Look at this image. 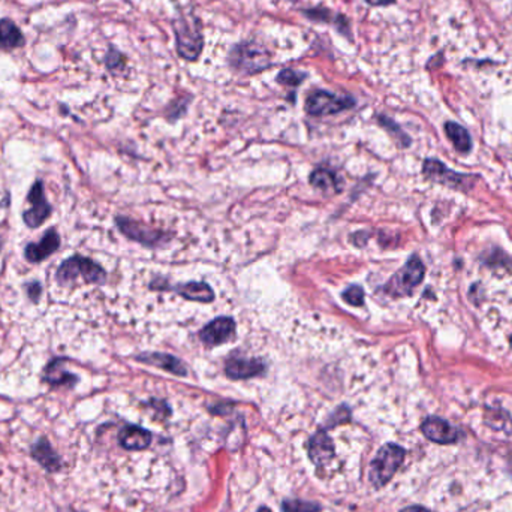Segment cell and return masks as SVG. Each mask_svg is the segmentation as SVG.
<instances>
[{
  "mask_svg": "<svg viewBox=\"0 0 512 512\" xmlns=\"http://www.w3.org/2000/svg\"><path fill=\"white\" fill-rule=\"evenodd\" d=\"M65 358H57L53 360L46 369V375H43V379L47 380L50 385H58V387H74L78 382V377L75 375L69 373L65 369Z\"/></svg>",
  "mask_w": 512,
  "mask_h": 512,
  "instance_id": "obj_17",
  "label": "cell"
},
{
  "mask_svg": "<svg viewBox=\"0 0 512 512\" xmlns=\"http://www.w3.org/2000/svg\"><path fill=\"white\" fill-rule=\"evenodd\" d=\"M229 62L234 68L246 72V74H255V72H261L271 66L268 51L255 42H244L234 47L229 56Z\"/></svg>",
  "mask_w": 512,
  "mask_h": 512,
  "instance_id": "obj_5",
  "label": "cell"
},
{
  "mask_svg": "<svg viewBox=\"0 0 512 512\" xmlns=\"http://www.w3.org/2000/svg\"><path fill=\"white\" fill-rule=\"evenodd\" d=\"M32 456L47 472L53 474V472H57L62 467L61 459H58L56 451L51 448L50 442L46 437H41L39 441L32 446Z\"/></svg>",
  "mask_w": 512,
  "mask_h": 512,
  "instance_id": "obj_16",
  "label": "cell"
},
{
  "mask_svg": "<svg viewBox=\"0 0 512 512\" xmlns=\"http://www.w3.org/2000/svg\"><path fill=\"white\" fill-rule=\"evenodd\" d=\"M58 512H74V511H70V509H62V511H58Z\"/></svg>",
  "mask_w": 512,
  "mask_h": 512,
  "instance_id": "obj_32",
  "label": "cell"
},
{
  "mask_svg": "<svg viewBox=\"0 0 512 512\" xmlns=\"http://www.w3.org/2000/svg\"><path fill=\"white\" fill-rule=\"evenodd\" d=\"M28 201L32 202V209L23 213L24 224L28 228H39L47 221L51 214V206L43 197V187L41 182L33 183L31 192H28Z\"/></svg>",
  "mask_w": 512,
  "mask_h": 512,
  "instance_id": "obj_7",
  "label": "cell"
},
{
  "mask_svg": "<svg viewBox=\"0 0 512 512\" xmlns=\"http://www.w3.org/2000/svg\"><path fill=\"white\" fill-rule=\"evenodd\" d=\"M424 274H426V268H424L422 261L417 255H412L406 266L391 277L384 289L391 297L411 296L414 289L422 282Z\"/></svg>",
  "mask_w": 512,
  "mask_h": 512,
  "instance_id": "obj_4",
  "label": "cell"
},
{
  "mask_svg": "<svg viewBox=\"0 0 512 512\" xmlns=\"http://www.w3.org/2000/svg\"><path fill=\"white\" fill-rule=\"evenodd\" d=\"M445 132L448 135V138L451 140V142L454 144V147L457 149V152L460 153H467L472 149V138L469 135L467 130L454 122H448L445 125Z\"/></svg>",
  "mask_w": 512,
  "mask_h": 512,
  "instance_id": "obj_21",
  "label": "cell"
},
{
  "mask_svg": "<svg viewBox=\"0 0 512 512\" xmlns=\"http://www.w3.org/2000/svg\"><path fill=\"white\" fill-rule=\"evenodd\" d=\"M309 457L316 466H325L334 457V444L325 430L316 432L307 444Z\"/></svg>",
  "mask_w": 512,
  "mask_h": 512,
  "instance_id": "obj_12",
  "label": "cell"
},
{
  "mask_svg": "<svg viewBox=\"0 0 512 512\" xmlns=\"http://www.w3.org/2000/svg\"><path fill=\"white\" fill-rule=\"evenodd\" d=\"M137 360L141 362H145V364L156 365V367H160V369H164V370L177 375V376H186V373H187L184 364L179 358H175L168 354H159V352L142 354V355H138Z\"/></svg>",
  "mask_w": 512,
  "mask_h": 512,
  "instance_id": "obj_19",
  "label": "cell"
},
{
  "mask_svg": "<svg viewBox=\"0 0 512 512\" xmlns=\"http://www.w3.org/2000/svg\"><path fill=\"white\" fill-rule=\"evenodd\" d=\"M105 65L110 70L122 69L125 66V56L120 51H117L115 48H110V51L105 57Z\"/></svg>",
  "mask_w": 512,
  "mask_h": 512,
  "instance_id": "obj_26",
  "label": "cell"
},
{
  "mask_svg": "<svg viewBox=\"0 0 512 512\" xmlns=\"http://www.w3.org/2000/svg\"><path fill=\"white\" fill-rule=\"evenodd\" d=\"M400 512H432L430 509H427V508H424V506H407V508H404V509H402Z\"/></svg>",
  "mask_w": 512,
  "mask_h": 512,
  "instance_id": "obj_30",
  "label": "cell"
},
{
  "mask_svg": "<svg viewBox=\"0 0 512 512\" xmlns=\"http://www.w3.org/2000/svg\"><path fill=\"white\" fill-rule=\"evenodd\" d=\"M342 298L350 304V305H362L364 304V292L361 289V286L358 285H352L345 289V292L342 294Z\"/></svg>",
  "mask_w": 512,
  "mask_h": 512,
  "instance_id": "obj_25",
  "label": "cell"
},
{
  "mask_svg": "<svg viewBox=\"0 0 512 512\" xmlns=\"http://www.w3.org/2000/svg\"><path fill=\"white\" fill-rule=\"evenodd\" d=\"M304 78H305V74H303V72H298L296 69H283V70H281V74L277 75V81L283 85H291V87L300 85Z\"/></svg>",
  "mask_w": 512,
  "mask_h": 512,
  "instance_id": "obj_24",
  "label": "cell"
},
{
  "mask_svg": "<svg viewBox=\"0 0 512 512\" xmlns=\"http://www.w3.org/2000/svg\"><path fill=\"white\" fill-rule=\"evenodd\" d=\"M365 2L372 6H387L396 2V0H365Z\"/></svg>",
  "mask_w": 512,
  "mask_h": 512,
  "instance_id": "obj_29",
  "label": "cell"
},
{
  "mask_svg": "<svg viewBox=\"0 0 512 512\" xmlns=\"http://www.w3.org/2000/svg\"><path fill=\"white\" fill-rule=\"evenodd\" d=\"M421 432L424 433L429 441L436 444H456L460 439V432L451 426L446 419H442L439 417H430L421 424Z\"/></svg>",
  "mask_w": 512,
  "mask_h": 512,
  "instance_id": "obj_8",
  "label": "cell"
},
{
  "mask_svg": "<svg viewBox=\"0 0 512 512\" xmlns=\"http://www.w3.org/2000/svg\"><path fill=\"white\" fill-rule=\"evenodd\" d=\"M172 28L175 33V46H177L179 56L190 62L197 61L204 47V39L197 20L180 17L174 20Z\"/></svg>",
  "mask_w": 512,
  "mask_h": 512,
  "instance_id": "obj_3",
  "label": "cell"
},
{
  "mask_svg": "<svg viewBox=\"0 0 512 512\" xmlns=\"http://www.w3.org/2000/svg\"><path fill=\"white\" fill-rule=\"evenodd\" d=\"M511 348H512V338H511Z\"/></svg>",
  "mask_w": 512,
  "mask_h": 512,
  "instance_id": "obj_33",
  "label": "cell"
},
{
  "mask_svg": "<svg viewBox=\"0 0 512 512\" xmlns=\"http://www.w3.org/2000/svg\"><path fill=\"white\" fill-rule=\"evenodd\" d=\"M175 292H179L182 297L190 301L198 303H211L214 300L213 289L204 282H190L186 285H179L174 288Z\"/></svg>",
  "mask_w": 512,
  "mask_h": 512,
  "instance_id": "obj_20",
  "label": "cell"
},
{
  "mask_svg": "<svg viewBox=\"0 0 512 512\" xmlns=\"http://www.w3.org/2000/svg\"><path fill=\"white\" fill-rule=\"evenodd\" d=\"M77 277H83L85 283H104L107 281V273L95 261L75 255L62 262L57 268L56 281L61 285H68Z\"/></svg>",
  "mask_w": 512,
  "mask_h": 512,
  "instance_id": "obj_1",
  "label": "cell"
},
{
  "mask_svg": "<svg viewBox=\"0 0 512 512\" xmlns=\"http://www.w3.org/2000/svg\"><path fill=\"white\" fill-rule=\"evenodd\" d=\"M58 246H61V237H58V234L54 229H48L46 236L41 239V241L27 244L24 251L26 259L38 264V262H42L43 259H47L50 255H53L58 249Z\"/></svg>",
  "mask_w": 512,
  "mask_h": 512,
  "instance_id": "obj_13",
  "label": "cell"
},
{
  "mask_svg": "<svg viewBox=\"0 0 512 512\" xmlns=\"http://www.w3.org/2000/svg\"><path fill=\"white\" fill-rule=\"evenodd\" d=\"M236 333V323L232 318H216L199 331V339L207 346H217L228 342Z\"/></svg>",
  "mask_w": 512,
  "mask_h": 512,
  "instance_id": "obj_9",
  "label": "cell"
},
{
  "mask_svg": "<svg viewBox=\"0 0 512 512\" xmlns=\"http://www.w3.org/2000/svg\"><path fill=\"white\" fill-rule=\"evenodd\" d=\"M27 292H28V297H31L32 301H38V298L41 297V285L38 282H33L31 285H27Z\"/></svg>",
  "mask_w": 512,
  "mask_h": 512,
  "instance_id": "obj_28",
  "label": "cell"
},
{
  "mask_svg": "<svg viewBox=\"0 0 512 512\" xmlns=\"http://www.w3.org/2000/svg\"><path fill=\"white\" fill-rule=\"evenodd\" d=\"M424 174L427 175L429 179L434 180V182H442L448 186H454V187H463L466 189L467 180L472 179L469 175H461L457 172H452L451 169H448L444 164L439 162L436 159H427L424 162Z\"/></svg>",
  "mask_w": 512,
  "mask_h": 512,
  "instance_id": "obj_11",
  "label": "cell"
},
{
  "mask_svg": "<svg viewBox=\"0 0 512 512\" xmlns=\"http://www.w3.org/2000/svg\"><path fill=\"white\" fill-rule=\"evenodd\" d=\"M264 372H266L264 362L255 358H232L225 365L226 376L234 380L255 377Z\"/></svg>",
  "mask_w": 512,
  "mask_h": 512,
  "instance_id": "obj_14",
  "label": "cell"
},
{
  "mask_svg": "<svg viewBox=\"0 0 512 512\" xmlns=\"http://www.w3.org/2000/svg\"><path fill=\"white\" fill-rule=\"evenodd\" d=\"M404 456L406 451L396 444H387L380 448L370 464L369 478L373 487L382 489L384 486H387L391 478L399 471V467L404 460Z\"/></svg>",
  "mask_w": 512,
  "mask_h": 512,
  "instance_id": "obj_2",
  "label": "cell"
},
{
  "mask_svg": "<svg viewBox=\"0 0 512 512\" xmlns=\"http://www.w3.org/2000/svg\"><path fill=\"white\" fill-rule=\"evenodd\" d=\"M355 105V100L349 96H340L327 90L312 92L305 99V113L316 117L333 115L346 111Z\"/></svg>",
  "mask_w": 512,
  "mask_h": 512,
  "instance_id": "obj_6",
  "label": "cell"
},
{
  "mask_svg": "<svg viewBox=\"0 0 512 512\" xmlns=\"http://www.w3.org/2000/svg\"><path fill=\"white\" fill-rule=\"evenodd\" d=\"M283 512H318L320 506L312 502H303V501H283L282 503Z\"/></svg>",
  "mask_w": 512,
  "mask_h": 512,
  "instance_id": "obj_23",
  "label": "cell"
},
{
  "mask_svg": "<svg viewBox=\"0 0 512 512\" xmlns=\"http://www.w3.org/2000/svg\"><path fill=\"white\" fill-rule=\"evenodd\" d=\"M119 442L125 449L141 451L152 442V433L138 426H126L119 433Z\"/></svg>",
  "mask_w": 512,
  "mask_h": 512,
  "instance_id": "obj_15",
  "label": "cell"
},
{
  "mask_svg": "<svg viewBox=\"0 0 512 512\" xmlns=\"http://www.w3.org/2000/svg\"><path fill=\"white\" fill-rule=\"evenodd\" d=\"M258 512H271L268 508H264V506H262V508H259V511Z\"/></svg>",
  "mask_w": 512,
  "mask_h": 512,
  "instance_id": "obj_31",
  "label": "cell"
},
{
  "mask_svg": "<svg viewBox=\"0 0 512 512\" xmlns=\"http://www.w3.org/2000/svg\"><path fill=\"white\" fill-rule=\"evenodd\" d=\"M379 122H380V125H382L385 129H388L390 130V132L391 134H396V135H399V138H402L403 141H404V144L407 145L409 144V138H407V135H404L403 132H402V129L396 125V123H394L391 119H388V117H379Z\"/></svg>",
  "mask_w": 512,
  "mask_h": 512,
  "instance_id": "obj_27",
  "label": "cell"
},
{
  "mask_svg": "<svg viewBox=\"0 0 512 512\" xmlns=\"http://www.w3.org/2000/svg\"><path fill=\"white\" fill-rule=\"evenodd\" d=\"M117 226L120 228V231L127 239L145 246H155L162 240V234L159 231H155L140 222L130 221V219L126 217H117Z\"/></svg>",
  "mask_w": 512,
  "mask_h": 512,
  "instance_id": "obj_10",
  "label": "cell"
},
{
  "mask_svg": "<svg viewBox=\"0 0 512 512\" xmlns=\"http://www.w3.org/2000/svg\"><path fill=\"white\" fill-rule=\"evenodd\" d=\"M310 183L320 189V190H330L334 189L335 192H339V182H338V175H335L333 171L327 169V168H318L312 172L310 175Z\"/></svg>",
  "mask_w": 512,
  "mask_h": 512,
  "instance_id": "obj_22",
  "label": "cell"
},
{
  "mask_svg": "<svg viewBox=\"0 0 512 512\" xmlns=\"http://www.w3.org/2000/svg\"><path fill=\"white\" fill-rule=\"evenodd\" d=\"M26 39L19 26L9 19L0 20V50L12 51L23 47Z\"/></svg>",
  "mask_w": 512,
  "mask_h": 512,
  "instance_id": "obj_18",
  "label": "cell"
}]
</instances>
